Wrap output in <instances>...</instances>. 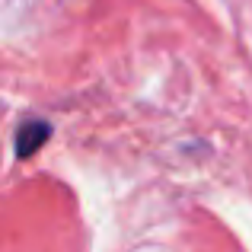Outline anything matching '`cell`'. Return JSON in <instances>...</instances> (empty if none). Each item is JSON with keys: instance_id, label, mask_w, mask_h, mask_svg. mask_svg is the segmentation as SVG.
Masks as SVG:
<instances>
[{"instance_id": "1", "label": "cell", "mask_w": 252, "mask_h": 252, "mask_svg": "<svg viewBox=\"0 0 252 252\" xmlns=\"http://www.w3.org/2000/svg\"><path fill=\"white\" fill-rule=\"evenodd\" d=\"M48 137H51V125L42 122V118H29V122H23V125L16 128L13 150H16L19 160H26V157H32L45 141H48Z\"/></svg>"}]
</instances>
